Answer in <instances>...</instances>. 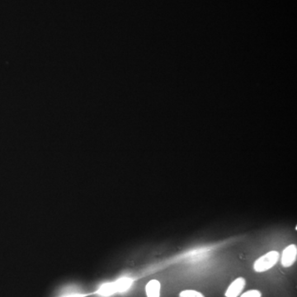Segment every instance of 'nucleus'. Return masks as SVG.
Returning <instances> with one entry per match:
<instances>
[{
	"instance_id": "obj_6",
	"label": "nucleus",
	"mask_w": 297,
	"mask_h": 297,
	"mask_svg": "<svg viewBox=\"0 0 297 297\" xmlns=\"http://www.w3.org/2000/svg\"><path fill=\"white\" fill-rule=\"evenodd\" d=\"M133 280L132 278H122L117 280H116V284L117 286V292H124L127 291L132 286Z\"/></svg>"
},
{
	"instance_id": "obj_2",
	"label": "nucleus",
	"mask_w": 297,
	"mask_h": 297,
	"mask_svg": "<svg viewBox=\"0 0 297 297\" xmlns=\"http://www.w3.org/2000/svg\"><path fill=\"white\" fill-rule=\"evenodd\" d=\"M297 247L296 245H291L284 249L281 254L280 263L282 267H290L297 261Z\"/></svg>"
},
{
	"instance_id": "obj_1",
	"label": "nucleus",
	"mask_w": 297,
	"mask_h": 297,
	"mask_svg": "<svg viewBox=\"0 0 297 297\" xmlns=\"http://www.w3.org/2000/svg\"><path fill=\"white\" fill-rule=\"evenodd\" d=\"M280 258V254L277 251H270L261 256L253 264V269L257 272H266L274 267Z\"/></svg>"
},
{
	"instance_id": "obj_4",
	"label": "nucleus",
	"mask_w": 297,
	"mask_h": 297,
	"mask_svg": "<svg viewBox=\"0 0 297 297\" xmlns=\"http://www.w3.org/2000/svg\"><path fill=\"white\" fill-rule=\"evenodd\" d=\"M161 285L158 280H151L148 281L146 286L147 297H160Z\"/></svg>"
},
{
	"instance_id": "obj_8",
	"label": "nucleus",
	"mask_w": 297,
	"mask_h": 297,
	"mask_svg": "<svg viewBox=\"0 0 297 297\" xmlns=\"http://www.w3.org/2000/svg\"><path fill=\"white\" fill-rule=\"evenodd\" d=\"M240 297H262V293L258 290H250L243 293Z\"/></svg>"
},
{
	"instance_id": "obj_3",
	"label": "nucleus",
	"mask_w": 297,
	"mask_h": 297,
	"mask_svg": "<svg viewBox=\"0 0 297 297\" xmlns=\"http://www.w3.org/2000/svg\"><path fill=\"white\" fill-rule=\"evenodd\" d=\"M246 280L245 278H238L230 285L226 292V297H238L245 288Z\"/></svg>"
},
{
	"instance_id": "obj_5",
	"label": "nucleus",
	"mask_w": 297,
	"mask_h": 297,
	"mask_svg": "<svg viewBox=\"0 0 297 297\" xmlns=\"http://www.w3.org/2000/svg\"><path fill=\"white\" fill-rule=\"evenodd\" d=\"M117 292H117V286H116V281H114V282L103 284L102 286H100L97 293L102 297H110L112 295L117 293Z\"/></svg>"
},
{
	"instance_id": "obj_7",
	"label": "nucleus",
	"mask_w": 297,
	"mask_h": 297,
	"mask_svg": "<svg viewBox=\"0 0 297 297\" xmlns=\"http://www.w3.org/2000/svg\"><path fill=\"white\" fill-rule=\"evenodd\" d=\"M179 297H205L201 292H197L194 290H185L180 292Z\"/></svg>"
}]
</instances>
